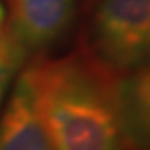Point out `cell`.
I'll return each mask as SVG.
<instances>
[{
  "label": "cell",
  "mask_w": 150,
  "mask_h": 150,
  "mask_svg": "<svg viewBox=\"0 0 150 150\" xmlns=\"http://www.w3.org/2000/svg\"><path fill=\"white\" fill-rule=\"evenodd\" d=\"M54 150H125L114 80L103 65L67 56L29 65Z\"/></svg>",
  "instance_id": "1"
},
{
  "label": "cell",
  "mask_w": 150,
  "mask_h": 150,
  "mask_svg": "<svg viewBox=\"0 0 150 150\" xmlns=\"http://www.w3.org/2000/svg\"><path fill=\"white\" fill-rule=\"evenodd\" d=\"M91 40L100 65L121 74L150 63V0H101Z\"/></svg>",
  "instance_id": "2"
},
{
  "label": "cell",
  "mask_w": 150,
  "mask_h": 150,
  "mask_svg": "<svg viewBox=\"0 0 150 150\" xmlns=\"http://www.w3.org/2000/svg\"><path fill=\"white\" fill-rule=\"evenodd\" d=\"M7 27L27 52L45 51L69 33L76 18V0H6Z\"/></svg>",
  "instance_id": "3"
},
{
  "label": "cell",
  "mask_w": 150,
  "mask_h": 150,
  "mask_svg": "<svg viewBox=\"0 0 150 150\" xmlns=\"http://www.w3.org/2000/svg\"><path fill=\"white\" fill-rule=\"evenodd\" d=\"M0 150H54L38 109L29 65L15 80L0 117Z\"/></svg>",
  "instance_id": "4"
},
{
  "label": "cell",
  "mask_w": 150,
  "mask_h": 150,
  "mask_svg": "<svg viewBox=\"0 0 150 150\" xmlns=\"http://www.w3.org/2000/svg\"><path fill=\"white\" fill-rule=\"evenodd\" d=\"M114 98L127 146L150 150V63L121 72L114 80Z\"/></svg>",
  "instance_id": "5"
},
{
  "label": "cell",
  "mask_w": 150,
  "mask_h": 150,
  "mask_svg": "<svg viewBox=\"0 0 150 150\" xmlns=\"http://www.w3.org/2000/svg\"><path fill=\"white\" fill-rule=\"evenodd\" d=\"M29 52L7 25L0 29V105Z\"/></svg>",
  "instance_id": "6"
},
{
  "label": "cell",
  "mask_w": 150,
  "mask_h": 150,
  "mask_svg": "<svg viewBox=\"0 0 150 150\" xmlns=\"http://www.w3.org/2000/svg\"><path fill=\"white\" fill-rule=\"evenodd\" d=\"M2 20H4V9H2V4H0V27H2Z\"/></svg>",
  "instance_id": "7"
}]
</instances>
